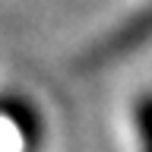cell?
<instances>
[{"label":"cell","instance_id":"1","mask_svg":"<svg viewBox=\"0 0 152 152\" xmlns=\"http://www.w3.org/2000/svg\"><path fill=\"white\" fill-rule=\"evenodd\" d=\"M149 38H152V7L142 10V13H136V16H133L130 22H124L121 28H114L104 41H98V45L92 48V54H89L86 64L89 66L114 64V60H121L124 54H130L133 48L146 45Z\"/></svg>","mask_w":152,"mask_h":152},{"label":"cell","instance_id":"2","mask_svg":"<svg viewBox=\"0 0 152 152\" xmlns=\"http://www.w3.org/2000/svg\"><path fill=\"white\" fill-rule=\"evenodd\" d=\"M136 130H140V149L152 152V95L140 98L136 104Z\"/></svg>","mask_w":152,"mask_h":152}]
</instances>
